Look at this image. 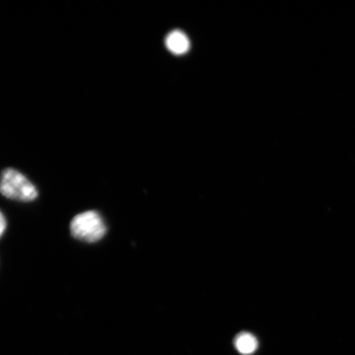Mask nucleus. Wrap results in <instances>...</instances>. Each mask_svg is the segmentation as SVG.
Listing matches in <instances>:
<instances>
[{"label": "nucleus", "instance_id": "f257e3e1", "mask_svg": "<svg viewBox=\"0 0 355 355\" xmlns=\"http://www.w3.org/2000/svg\"><path fill=\"white\" fill-rule=\"evenodd\" d=\"M0 193L4 197L21 202H31L38 193L34 184L15 168H6L0 178Z\"/></svg>", "mask_w": 355, "mask_h": 355}, {"label": "nucleus", "instance_id": "f03ea898", "mask_svg": "<svg viewBox=\"0 0 355 355\" xmlns=\"http://www.w3.org/2000/svg\"><path fill=\"white\" fill-rule=\"evenodd\" d=\"M71 232L80 241L87 243L99 241L106 233L101 216L94 211L81 213L71 222Z\"/></svg>", "mask_w": 355, "mask_h": 355}, {"label": "nucleus", "instance_id": "7ed1b4c3", "mask_svg": "<svg viewBox=\"0 0 355 355\" xmlns=\"http://www.w3.org/2000/svg\"><path fill=\"white\" fill-rule=\"evenodd\" d=\"M166 44L168 50L175 55L184 54L189 51L190 46L187 35L180 31H175L168 34Z\"/></svg>", "mask_w": 355, "mask_h": 355}, {"label": "nucleus", "instance_id": "20e7f679", "mask_svg": "<svg viewBox=\"0 0 355 355\" xmlns=\"http://www.w3.org/2000/svg\"><path fill=\"white\" fill-rule=\"evenodd\" d=\"M235 348L243 355L254 354L259 346L257 340L250 333L243 332L237 336L234 340Z\"/></svg>", "mask_w": 355, "mask_h": 355}, {"label": "nucleus", "instance_id": "39448f33", "mask_svg": "<svg viewBox=\"0 0 355 355\" xmlns=\"http://www.w3.org/2000/svg\"><path fill=\"white\" fill-rule=\"evenodd\" d=\"M6 229V220L1 211H0V237L2 236Z\"/></svg>", "mask_w": 355, "mask_h": 355}]
</instances>
